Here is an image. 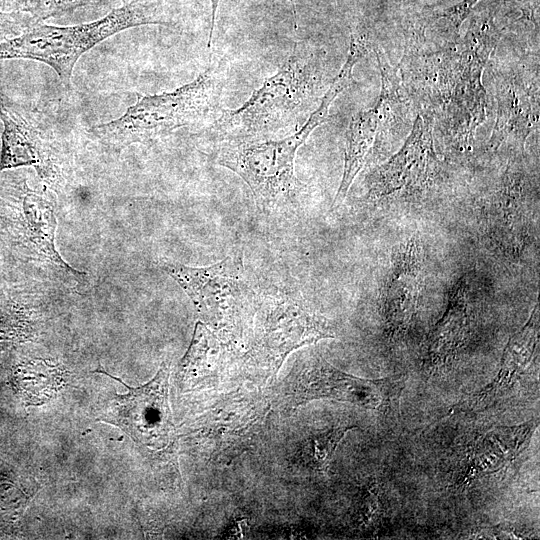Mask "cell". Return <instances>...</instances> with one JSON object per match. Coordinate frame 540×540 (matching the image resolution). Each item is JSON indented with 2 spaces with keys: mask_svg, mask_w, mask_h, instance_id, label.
I'll return each instance as SVG.
<instances>
[{
  "mask_svg": "<svg viewBox=\"0 0 540 540\" xmlns=\"http://www.w3.org/2000/svg\"><path fill=\"white\" fill-rule=\"evenodd\" d=\"M500 39L493 17L478 16L463 39L435 49L410 40L399 66L400 82L418 114L432 120L446 144L460 153L473 148L487 116L482 74Z\"/></svg>",
  "mask_w": 540,
  "mask_h": 540,
  "instance_id": "obj_1",
  "label": "cell"
},
{
  "mask_svg": "<svg viewBox=\"0 0 540 540\" xmlns=\"http://www.w3.org/2000/svg\"><path fill=\"white\" fill-rule=\"evenodd\" d=\"M328 75L326 52L296 43L278 71L242 106L222 109L211 121L212 139L268 140L297 131L320 104L333 79Z\"/></svg>",
  "mask_w": 540,
  "mask_h": 540,
  "instance_id": "obj_2",
  "label": "cell"
},
{
  "mask_svg": "<svg viewBox=\"0 0 540 540\" xmlns=\"http://www.w3.org/2000/svg\"><path fill=\"white\" fill-rule=\"evenodd\" d=\"M367 53L368 47L362 40H350L344 65L318 107L297 131L277 139L215 141L213 161L241 177L262 210L282 209L296 201L301 187L295 175L298 149L314 129L328 121L331 104L352 83L354 66Z\"/></svg>",
  "mask_w": 540,
  "mask_h": 540,
  "instance_id": "obj_3",
  "label": "cell"
},
{
  "mask_svg": "<svg viewBox=\"0 0 540 540\" xmlns=\"http://www.w3.org/2000/svg\"><path fill=\"white\" fill-rule=\"evenodd\" d=\"M172 0H132L105 17L86 24L59 27L37 23L18 37L0 43V60L30 59L49 65L69 88L73 68L88 50L123 30L174 23Z\"/></svg>",
  "mask_w": 540,
  "mask_h": 540,
  "instance_id": "obj_4",
  "label": "cell"
},
{
  "mask_svg": "<svg viewBox=\"0 0 540 540\" xmlns=\"http://www.w3.org/2000/svg\"><path fill=\"white\" fill-rule=\"evenodd\" d=\"M222 87V77L210 66L171 92L140 96L121 117L96 125L90 132L112 146L154 143L178 129L213 121L222 110Z\"/></svg>",
  "mask_w": 540,
  "mask_h": 540,
  "instance_id": "obj_5",
  "label": "cell"
},
{
  "mask_svg": "<svg viewBox=\"0 0 540 540\" xmlns=\"http://www.w3.org/2000/svg\"><path fill=\"white\" fill-rule=\"evenodd\" d=\"M381 74V90L375 105L355 114L346 131L344 168L332 209L341 204L355 177L367 162L377 142L392 130L407 126L411 102L400 82L398 71L392 68L381 50H376Z\"/></svg>",
  "mask_w": 540,
  "mask_h": 540,
  "instance_id": "obj_6",
  "label": "cell"
},
{
  "mask_svg": "<svg viewBox=\"0 0 540 540\" xmlns=\"http://www.w3.org/2000/svg\"><path fill=\"white\" fill-rule=\"evenodd\" d=\"M405 377L389 376L366 379L347 374L322 358L303 364L289 388L294 405L314 399H334L378 411L386 417H397Z\"/></svg>",
  "mask_w": 540,
  "mask_h": 540,
  "instance_id": "obj_7",
  "label": "cell"
},
{
  "mask_svg": "<svg viewBox=\"0 0 540 540\" xmlns=\"http://www.w3.org/2000/svg\"><path fill=\"white\" fill-rule=\"evenodd\" d=\"M442 170L434 144L432 120L417 114L410 134L398 152L367 177V197L422 193L435 184Z\"/></svg>",
  "mask_w": 540,
  "mask_h": 540,
  "instance_id": "obj_8",
  "label": "cell"
},
{
  "mask_svg": "<svg viewBox=\"0 0 540 540\" xmlns=\"http://www.w3.org/2000/svg\"><path fill=\"white\" fill-rule=\"evenodd\" d=\"M281 296L267 303L253 349L256 357L274 372L292 351L335 337L329 320L311 310L301 299Z\"/></svg>",
  "mask_w": 540,
  "mask_h": 540,
  "instance_id": "obj_9",
  "label": "cell"
},
{
  "mask_svg": "<svg viewBox=\"0 0 540 540\" xmlns=\"http://www.w3.org/2000/svg\"><path fill=\"white\" fill-rule=\"evenodd\" d=\"M163 269L190 297L198 312L214 324L220 323L246 296L243 262L238 254L205 267L165 261Z\"/></svg>",
  "mask_w": 540,
  "mask_h": 540,
  "instance_id": "obj_10",
  "label": "cell"
},
{
  "mask_svg": "<svg viewBox=\"0 0 540 540\" xmlns=\"http://www.w3.org/2000/svg\"><path fill=\"white\" fill-rule=\"evenodd\" d=\"M496 120L487 148L523 154L529 135L539 126V78L520 69L495 74Z\"/></svg>",
  "mask_w": 540,
  "mask_h": 540,
  "instance_id": "obj_11",
  "label": "cell"
},
{
  "mask_svg": "<svg viewBox=\"0 0 540 540\" xmlns=\"http://www.w3.org/2000/svg\"><path fill=\"white\" fill-rule=\"evenodd\" d=\"M169 368L166 362L148 383L117 396L111 421L140 444L164 448L170 441L173 422L168 401Z\"/></svg>",
  "mask_w": 540,
  "mask_h": 540,
  "instance_id": "obj_12",
  "label": "cell"
},
{
  "mask_svg": "<svg viewBox=\"0 0 540 540\" xmlns=\"http://www.w3.org/2000/svg\"><path fill=\"white\" fill-rule=\"evenodd\" d=\"M269 406L259 396L230 395L208 413L200 436L209 456L224 461L241 454L265 423Z\"/></svg>",
  "mask_w": 540,
  "mask_h": 540,
  "instance_id": "obj_13",
  "label": "cell"
},
{
  "mask_svg": "<svg viewBox=\"0 0 540 540\" xmlns=\"http://www.w3.org/2000/svg\"><path fill=\"white\" fill-rule=\"evenodd\" d=\"M0 119L3 123L0 174L7 169L32 166L50 184L61 182L58 151L51 135L2 94Z\"/></svg>",
  "mask_w": 540,
  "mask_h": 540,
  "instance_id": "obj_14",
  "label": "cell"
},
{
  "mask_svg": "<svg viewBox=\"0 0 540 540\" xmlns=\"http://www.w3.org/2000/svg\"><path fill=\"white\" fill-rule=\"evenodd\" d=\"M423 283L421 248L411 239L395 253L382 290V316L390 338L409 331L417 314Z\"/></svg>",
  "mask_w": 540,
  "mask_h": 540,
  "instance_id": "obj_15",
  "label": "cell"
},
{
  "mask_svg": "<svg viewBox=\"0 0 540 540\" xmlns=\"http://www.w3.org/2000/svg\"><path fill=\"white\" fill-rule=\"evenodd\" d=\"M535 424L499 426L472 440L464 452L456 487L495 473L510 464L528 445Z\"/></svg>",
  "mask_w": 540,
  "mask_h": 540,
  "instance_id": "obj_16",
  "label": "cell"
},
{
  "mask_svg": "<svg viewBox=\"0 0 540 540\" xmlns=\"http://www.w3.org/2000/svg\"><path fill=\"white\" fill-rule=\"evenodd\" d=\"M526 183L519 173L506 170L489 204L487 229L495 244L507 254L519 255L527 244Z\"/></svg>",
  "mask_w": 540,
  "mask_h": 540,
  "instance_id": "obj_17",
  "label": "cell"
},
{
  "mask_svg": "<svg viewBox=\"0 0 540 540\" xmlns=\"http://www.w3.org/2000/svg\"><path fill=\"white\" fill-rule=\"evenodd\" d=\"M539 346V305L529 320L507 342L495 378L484 388L470 395L458 407L464 411H480L493 404L528 373Z\"/></svg>",
  "mask_w": 540,
  "mask_h": 540,
  "instance_id": "obj_18",
  "label": "cell"
},
{
  "mask_svg": "<svg viewBox=\"0 0 540 540\" xmlns=\"http://www.w3.org/2000/svg\"><path fill=\"white\" fill-rule=\"evenodd\" d=\"M470 334L469 287L467 281L462 278L452 288L445 312L424 343V368L432 373L447 366L464 348Z\"/></svg>",
  "mask_w": 540,
  "mask_h": 540,
  "instance_id": "obj_19",
  "label": "cell"
},
{
  "mask_svg": "<svg viewBox=\"0 0 540 540\" xmlns=\"http://www.w3.org/2000/svg\"><path fill=\"white\" fill-rule=\"evenodd\" d=\"M22 211L26 236L37 250L67 272L83 274L67 264L55 248L56 218L51 204L28 189L23 194Z\"/></svg>",
  "mask_w": 540,
  "mask_h": 540,
  "instance_id": "obj_20",
  "label": "cell"
},
{
  "mask_svg": "<svg viewBox=\"0 0 540 540\" xmlns=\"http://www.w3.org/2000/svg\"><path fill=\"white\" fill-rule=\"evenodd\" d=\"M15 382L29 403L40 404L59 391L64 383V375L59 366L33 360L18 366Z\"/></svg>",
  "mask_w": 540,
  "mask_h": 540,
  "instance_id": "obj_21",
  "label": "cell"
},
{
  "mask_svg": "<svg viewBox=\"0 0 540 540\" xmlns=\"http://www.w3.org/2000/svg\"><path fill=\"white\" fill-rule=\"evenodd\" d=\"M220 355L217 337L205 324L197 322L190 346L179 364L180 381H189L214 371Z\"/></svg>",
  "mask_w": 540,
  "mask_h": 540,
  "instance_id": "obj_22",
  "label": "cell"
},
{
  "mask_svg": "<svg viewBox=\"0 0 540 540\" xmlns=\"http://www.w3.org/2000/svg\"><path fill=\"white\" fill-rule=\"evenodd\" d=\"M354 428L340 426L308 437L299 449L302 464L315 471H325L347 431Z\"/></svg>",
  "mask_w": 540,
  "mask_h": 540,
  "instance_id": "obj_23",
  "label": "cell"
},
{
  "mask_svg": "<svg viewBox=\"0 0 540 540\" xmlns=\"http://www.w3.org/2000/svg\"><path fill=\"white\" fill-rule=\"evenodd\" d=\"M112 0H18L14 9L30 14L37 23L77 8L94 6Z\"/></svg>",
  "mask_w": 540,
  "mask_h": 540,
  "instance_id": "obj_24",
  "label": "cell"
},
{
  "mask_svg": "<svg viewBox=\"0 0 540 540\" xmlns=\"http://www.w3.org/2000/svg\"><path fill=\"white\" fill-rule=\"evenodd\" d=\"M478 1L480 0H462L458 4L434 14L430 19L432 23L439 26L440 32L446 35L447 40H456L459 38L461 24Z\"/></svg>",
  "mask_w": 540,
  "mask_h": 540,
  "instance_id": "obj_25",
  "label": "cell"
},
{
  "mask_svg": "<svg viewBox=\"0 0 540 540\" xmlns=\"http://www.w3.org/2000/svg\"><path fill=\"white\" fill-rule=\"evenodd\" d=\"M23 325L24 314L19 307L11 301L0 299V343L19 340Z\"/></svg>",
  "mask_w": 540,
  "mask_h": 540,
  "instance_id": "obj_26",
  "label": "cell"
},
{
  "mask_svg": "<svg viewBox=\"0 0 540 540\" xmlns=\"http://www.w3.org/2000/svg\"><path fill=\"white\" fill-rule=\"evenodd\" d=\"M35 24L36 20L26 12L0 10V43L20 36Z\"/></svg>",
  "mask_w": 540,
  "mask_h": 540,
  "instance_id": "obj_27",
  "label": "cell"
},
{
  "mask_svg": "<svg viewBox=\"0 0 540 540\" xmlns=\"http://www.w3.org/2000/svg\"><path fill=\"white\" fill-rule=\"evenodd\" d=\"M381 513L379 488L377 484L373 483L366 489L361 501L360 518L365 526H376Z\"/></svg>",
  "mask_w": 540,
  "mask_h": 540,
  "instance_id": "obj_28",
  "label": "cell"
},
{
  "mask_svg": "<svg viewBox=\"0 0 540 540\" xmlns=\"http://www.w3.org/2000/svg\"><path fill=\"white\" fill-rule=\"evenodd\" d=\"M211 2V26H210V33H209V39H208V47H211L212 40H213V34H214V27H215V21H216V14L217 9L219 6L220 0H210Z\"/></svg>",
  "mask_w": 540,
  "mask_h": 540,
  "instance_id": "obj_29",
  "label": "cell"
},
{
  "mask_svg": "<svg viewBox=\"0 0 540 540\" xmlns=\"http://www.w3.org/2000/svg\"><path fill=\"white\" fill-rule=\"evenodd\" d=\"M6 2H7V0H0V10L1 11L5 7Z\"/></svg>",
  "mask_w": 540,
  "mask_h": 540,
  "instance_id": "obj_30",
  "label": "cell"
}]
</instances>
